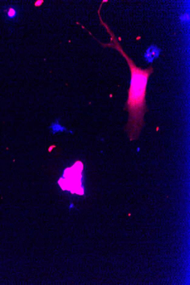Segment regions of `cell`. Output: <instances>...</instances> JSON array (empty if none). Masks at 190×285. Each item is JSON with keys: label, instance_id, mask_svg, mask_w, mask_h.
<instances>
[{"label": "cell", "instance_id": "cell-1", "mask_svg": "<svg viewBox=\"0 0 190 285\" xmlns=\"http://www.w3.org/2000/svg\"><path fill=\"white\" fill-rule=\"evenodd\" d=\"M111 36V42L109 46L113 48L122 55L126 59L131 73V80L128 90V97L125 105L124 110L128 112L129 117L125 131L131 141L137 140L140 135L143 127L145 125L144 116L148 110L146 95L148 79L154 69L151 66L148 68L143 69L137 67L133 60L122 49L119 41L107 25H105Z\"/></svg>", "mask_w": 190, "mask_h": 285}, {"label": "cell", "instance_id": "cell-2", "mask_svg": "<svg viewBox=\"0 0 190 285\" xmlns=\"http://www.w3.org/2000/svg\"><path fill=\"white\" fill-rule=\"evenodd\" d=\"M4 15L6 19L10 21H13L18 18L19 15V10L18 7L10 5L5 9Z\"/></svg>", "mask_w": 190, "mask_h": 285}, {"label": "cell", "instance_id": "cell-3", "mask_svg": "<svg viewBox=\"0 0 190 285\" xmlns=\"http://www.w3.org/2000/svg\"><path fill=\"white\" fill-rule=\"evenodd\" d=\"M42 2H43V1H38L36 3V5L38 6H40V5L42 4Z\"/></svg>", "mask_w": 190, "mask_h": 285}]
</instances>
